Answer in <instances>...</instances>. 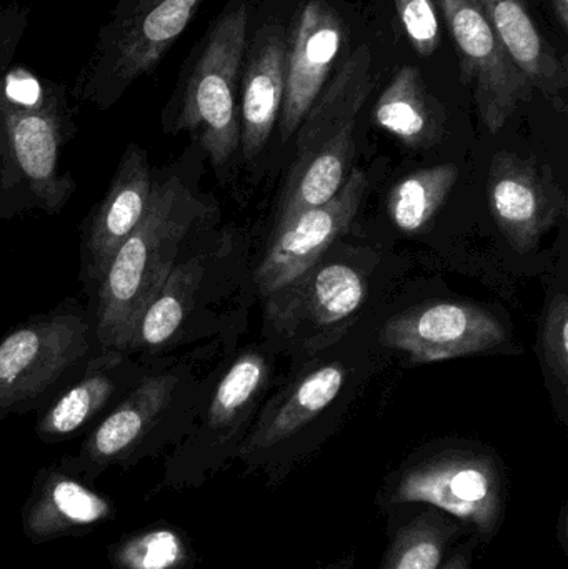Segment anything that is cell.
Instances as JSON below:
<instances>
[{
    "mask_svg": "<svg viewBox=\"0 0 568 569\" xmlns=\"http://www.w3.org/2000/svg\"><path fill=\"white\" fill-rule=\"evenodd\" d=\"M289 33L280 22H267L253 37L247 56L240 102V147L256 159L269 142L282 112Z\"/></svg>",
    "mask_w": 568,
    "mask_h": 569,
    "instance_id": "ac0fdd59",
    "label": "cell"
},
{
    "mask_svg": "<svg viewBox=\"0 0 568 569\" xmlns=\"http://www.w3.org/2000/svg\"><path fill=\"white\" fill-rule=\"evenodd\" d=\"M389 545L379 569H440L467 528L427 505H397L382 510Z\"/></svg>",
    "mask_w": 568,
    "mask_h": 569,
    "instance_id": "ffe728a7",
    "label": "cell"
},
{
    "mask_svg": "<svg viewBox=\"0 0 568 569\" xmlns=\"http://www.w3.org/2000/svg\"><path fill=\"white\" fill-rule=\"evenodd\" d=\"M506 328L490 311L467 303H432L387 321L380 341L409 355L413 363L452 360L494 350Z\"/></svg>",
    "mask_w": 568,
    "mask_h": 569,
    "instance_id": "7c38bea8",
    "label": "cell"
},
{
    "mask_svg": "<svg viewBox=\"0 0 568 569\" xmlns=\"http://www.w3.org/2000/svg\"><path fill=\"white\" fill-rule=\"evenodd\" d=\"M397 13L417 56L430 57L440 46L436 0H396Z\"/></svg>",
    "mask_w": 568,
    "mask_h": 569,
    "instance_id": "484cf974",
    "label": "cell"
},
{
    "mask_svg": "<svg viewBox=\"0 0 568 569\" xmlns=\"http://www.w3.org/2000/svg\"><path fill=\"white\" fill-rule=\"evenodd\" d=\"M514 66L559 112L567 110L568 70L537 29L526 0H480Z\"/></svg>",
    "mask_w": 568,
    "mask_h": 569,
    "instance_id": "d6986e66",
    "label": "cell"
},
{
    "mask_svg": "<svg viewBox=\"0 0 568 569\" xmlns=\"http://www.w3.org/2000/svg\"><path fill=\"white\" fill-rule=\"evenodd\" d=\"M490 212L516 252L529 253L567 213V197L552 170L530 157L499 152L487 180Z\"/></svg>",
    "mask_w": 568,
    "mask_h": 569,
    "instance_id": "9c48e42d",
    "label": "cell"
},
{
    "mask_svg": "<svg viewBox=\"0 0 568 569\" xmlns=\"http://www.w3.org/2000/svg\"><path fill=\"white\" fill-rule=\"evenodd\" d=\"M542 355L554 377L567 387L568 381V298L557 293L547 308L542 327Z\"/></svg>",
    "mask_w": 568,
    "mask_h": 569,
    "instance_id": "4316f807",
    "label": "cell"
},
{
    "mask_svg": "<svg viewBox=\"0 0 568 569\" xmlns=\"http://www.w3.org/2000/svg\"><path fill=\"white\" fill-rule=\"evenodd\" d=\"M366 280L346 263L307 270L267 298V320L283 337L316 345L349 323L366 300Z\"/></svg>",
    "mask_w": 568,
    "mask_h": 569,
    "instance_id": "8fae6325",
    "label": "cell"
},
{
    "mask_svg": "<svg viewBox=\"0 0 568 569\" xmlns=\"http://www.w3.org/2000/svg\"><path fill=\"white\" fill-rule=\"evenodd\" d=\"M116 503L82 478L53 463L42 468L22 508L23 537L46 545L66 537H82L112 521Z\"/></svg>",
    "mask_w": 568,
    "mask_h": 569,
    "instance_id": "e0dca14e",
    "label": "cell"
},
{
    "mask_svg": "<svg viewBox=\"0 0 568 569\" xmlns=\"http://www.w3.org/2000/svg\"><path fill=\"white\" fill-rule=\"evenodd\" d=\"M436 3L452 32L464 82L472 89L480 119L489 132L497 133L532 99V87L507 56L480 0Z\"/></svg>",
    "mask_w": 568,
    "mask_h": 569,
    "instance_id": "ba28073f",
    "label": "cell"
},
{
    "mask_svg": "<svg viewBox=\"0 0 568 569\" xmlns=\"http://www.w3.org/2000/svg\"><path fill=\"white\" fill-rule=\"evenodd\" d=\"M247 27L249 6L232 0L193 50L177 99L173 129L192 133L217 169L226 167L240 147L237 92Z\"/></svg>",
    "mask_w": 568,
    "mask_h": 569,
    "instance_id": "277c9868",
    "label": "cell"
},
{
    "mask_svg": "<svg viewBox=\"0 0 568 569\" xmlns=\"http://www.w3.org/2000/svg\"><path fill=\"white\" fill-rule=\"evenodd\" d=\"M93 347V323L73 311L43 315L6 335L0 340V417L36 408L92 358Z\"/></svg>",
    "mask_w": 568,
    "mask_h": 569,
    "instance_id": "52a82bcc",
    "label": "cell"
},
{
    "mask_svg": "<svg viewBox=\"0 0 568 569\" xmlns=\"http://www.w3.org/2000/svg\"><path fill=\"white\" fill-rule=\"evenodd\" d=\"M479 548V541L476 540V537L467 535L454 547L440 569H474V561H476Z\"/></svg>",
    "mask_w": 568,
    "mask_h": 569,
    "instance_id": "83f0119b",
    "label": "cell"
},
{
    "mask_svg": "<svg viewBox=\"0 0 568 569\" xmlns=\"http://www.w3.org/2000/svg\"><path fill=\"white\" fill-rule=\"evenodd\" d=\"M7 139L17 166L43 206L57 209L70 196V180L57 173L59 136L52 117L42 110L12 109L6 117Z\"/></svg>",
    "mask_w": 568,
    "mask_h": 569,
    "instance_id": "7402d4cb",
    "label": "cell"
},
{
    "mask_svg": "<svg viewBox=\"0 0 568 569\" xmlns=\"http://www.w3.org/2000/svg\"><path fill=\"white\" fill-rule=\"evenodd\" d=\"M207 217V203L179 176L156 179L146 217L96 290L93 331L99 350L129 353L143 311L179 262L187 237Z\"/></svg>",
    "mask_w": 568,
    "mask_h": 569,
    "instance_id": "6da1fadb",
    "label": "cell"
},
{
    "mask_svg": "<svg viewBox=\"0 0 568 569\" xmlns=\"http://www.w3.org/2000/svg\"><path fill=\"white\" fill-rule=\"evenodd\" d=\"M150 367L133 361L127 351L99 350L87 361L80 378L40 413L37 437L43 443L76 437L103 411L112 410Z\"/></svg>",
    "mask_w": 568,
    "mask_h": 569,
    "instance_id": "2e32d148",
    "label": "cell"
},
{
    "mask_svg": "<svg viewBox=\"0 0 568 569\" xmlns=\"http://www.w3.org/2000/svg\"><path fill=\"white\" fill-rule=\"evenodd\" d=\"M156 177L149 153L142 147H127L112 183L83 230L80 276L99 287L120 247L136 232L149 210Z\"/></svg>",
    "mask_w": 568,
    "mask_h": 569,
    "instance_id": "9a60e30c",
    "label": "cell"
},
{
    "mask_svg": "<svg viewBox=\"0 0 568 569\" xmlns=\"http://www.w3.org/2000/svg\"><path fill=\"white\" fill-rule=\"evenodd\" d=\"M107 560L113 569H193L199 557L182 528L157 521L110 545Z\"/></svg>",
    "mask_w": 568,
    "mask_h": 569,
    "instance_id": "cb8c5ba5",
    "label": "cell"
},
{
    "mask_svg": "<svg viewBox=\"0 0 568 569\" xmlns=\"http://www.w3.org/2000/svg\"><path fill=\"white\" fill-rule=\"evenodd\" d=\"M367 177L352 170L336 197L277 226L276 236L256 273L263 298L312 269L329 247L349 230L359 212Z\"/></svg>",
    "mask_w": 568,
    "mask_h": 569,
    "instance_id": "30bf717a",
    "label": "cell"
},
{
    "mask_svg": "<svg viewBox=\"0 0 568 569\" xmlns=\"http://www.w3.org/2000/svg\"><path fill=\"white\" fill-rule=\"evenodd\" d=\"M346 383V370L326 365L303 377L287 398L269 408L246 435L237 458L249 470L260 471L267 485L286 480L290 447L333 403Z\"/></svg>",
    "mask_w": 568,
    "mask_h": 569,
    "instance_id": "5bb4252c",
    "label": "cell"
},
{
    "mask_svg": "<svg viewBox=\"0 0 568 569\" xmlns=\"http://www.w3.org/2000/svg\"><path fill=\"white\" fill-rule=\"evenodd\" d=\"M206 266L202 257L177 262L157 297L140 318L129 353L153 357L179 333L196 303Z\"/></svg>",
    "mask_w": 568,
    "mask_h": 569,
    "instance_id": "603a6c76",
    "label": "cell"
},
{
    "mask_svg": "<svg viewBox=\"0 0 568 569\" xmlns=\"http://www.w3.org/2000/svg\"><path fill=\"white\" fill-rule=\"evenodd\" d=\"M353 567H356V553L349 551V553L333 558L332 561L317 569H353Z\"/></svg>",
    "mask_w": 568,
    "mask_h": 569,
    "instance_id": "f546056e",
    "label": "cell"
},
{
    "mask_svg": "<svg viewBox=\"0 0 568 569\" xmlns=\"http://www.w3.org/2000/svg\"><path fill=\"white\" fill-rule=\"evenodd\" d=\"M556 538L559 541L562 553L568 557V505L560 508L559 520H557Z\"/></svg>",
    "mask_w": 568,
    "mask_h": 569,
    "instance_id": "f1b7e54d",
    "label": "cell"
},
{
    "mask_svg": "<svg viewBox=\"0 0 568 569\" xmlns=\"http://www.w3.org/2000/svg\"><path fill=\"white\" fill-rule=\"evenodd\" d=\"M346 20L327 0H307L287 43L286 90L280 112L283 142L296 136L303 117L326 89L346 43Z\"/></svg>",
    "mask_w": 568,
    "mask_h": 569,
    "instance_id": "4fadbf2b",
    "label": "cell"
},
{
    "mask_svg": "<svg viewBox=\"0 0 568 569\" xmlns=\"http://www.w3.org/2000/svg\"><path fill=\"white\" fill-rule=\"evenodd\" d=\"M554 12H556L557 22L564 30L568 29V0H552Z\"/></svg>",
    "mask_w": 568,
    "mask_h": 569,
    "instance_id": "4dcf8cb0",
    "label": "cell"
},
{
    "mask_svg": "<svg viewBox=\"0 0 568 569\" xmlns=\"http://www.w3.org/2000/svg\"><path fill=\"white\" fill-rule=\"evenodd\" d=\"M380 129L410 149H429L444 132V112L417 67L397 70L373 107Z\"/></svg>",
    "mask_w": 568,
    "mask_h": 569,
    "instance_id": "44dd1931",
    "label": "cell"
},
{
    "mask_svg": "<svg viewBox=\"0 0 568 569\" xmlns=\"http://www.w3.org/2000/svg\"><path fill=\"white\" fill-rule=\"evenodd\" d=\"M182 383V373L176 367L152 365L93 428L79 453L62 458L57 465L92 485L110 467L129 470L156 458L182 438L176 417Z\"/></svg>",
    "mask_w": 568,
    "mask_h": 569,
    "instance_id": "5b68a950",
    "label": "cell"
},
{
    "mask_svg": "<svg viewBox=\"0 0 568 569\" xmlns=\"http://www.w3.org/2000/svg\"><path fill=\"white\" fill-rule=\"evenodd\" d=\"M459 179L454 163L429 167L403 177L387 200L390 220L397 229L416 233L436 217Z\"/></svg>",
    "mask_w": 568,
    "mask_h": 569,
    "instance_id": "d4e9b609",
    "label": "cell"
},
{
    "mask_svg": "<svg viewBox=\"0 0 568 569\" xmlns=\"http://www.w3.org/2000/svg\"><path fill=\"white\" fill-rule=\"evenodd\" d=\"M427 505L462 523L480 548L499 537L509 510V478L502 460L477 443H447L420 451L387 475L379 510Z\"/></svg>",
    "mask_w": 568,
    "mask_h": 569,
    "instance_id": "7a4b0ae2",
    "label": "cell"
},
{
    "mask_svg": "<svg viewBox=\"0 0 568 569\" xmlns=\"http://www.w3.org/2000/svg\"><path fill=\"white\" fill-rule=\"evenodd\" d=\"M376 86L372 52L360 43L320 92L297 129L296 159L279 222L329 202L347 179L357 117Z\"/></svg>",
    "mask_w": 568,
    "mask_h": 569,
    "instance_id": "3957f363",
    "label": "cell"
},
{
    "mask_svg": "<svg viewBox=\"0 0 568 569\" xmlns=\"http://www.w3.org/2000/svg\"><path fill=\"white\" fill-rule=\"evenodd\" d=\"M203 0H120L99 36L82 97L110 107L152 72L182 36Z\"/></svg>",
    "mask_w": 568,
    "mask_h": 569,
    "instance_id": "8992f818",
    "label": "cell"
}]
</instances>
